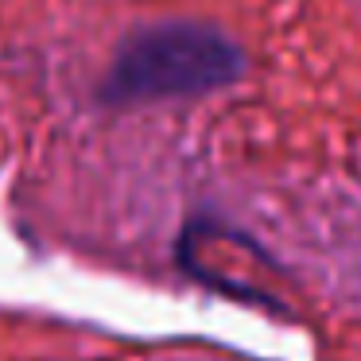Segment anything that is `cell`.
Masks as SVG:
<instances>
[{"mask_svg": "<svg viewBox=\"0 0 361 361\" xmlns=\"http://www.w3.org/2000/svg\"><path fill=\"white\" fill-rule=\"evenodd\" d=\"M245 74V51L233 35L195 20H171L128 35L105 74V102H167L233 86Z\"/></svg>", "mask_w": 361, "mask_h": 361, "instance_id": "cell-1", "label": "cell"}]
</instances>
